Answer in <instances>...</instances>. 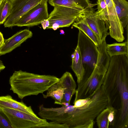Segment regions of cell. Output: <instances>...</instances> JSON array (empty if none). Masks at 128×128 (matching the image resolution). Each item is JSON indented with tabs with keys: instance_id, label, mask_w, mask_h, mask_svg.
I'll list each match as a JSON object with an SVG mask.
<instances>
[{
	"instance_id": "obj_7",
	"label": "cell",
	"mask_w": 128,
	"mask_h": 128,
	"mask_svg": "<svg viewBox=\"0 0 128 128\" xmlns=\"http://www.w3.org/2000/svg\"><path fill=\"white\" fill-rule=\"evenodd\" d=\"M54 7L53 10L48 15V19L50 25L47 28H52L55 30L60 28L70 26L82 11L62 6Z\"/></svg>"
},
{
	"instance_id": "obj_3",
	"label": "cell",
	"mask_w": 128,
	"mask_h": 128,
	"mask_svg": "<svg viewBox=\"0 0 128 128\" xmlns=\"http://www.w3.org/2000/svg\"><path fill=\"white\" fill-rule=\"evenodd\" d=\"M108 106L102 85L84 106L75 108L70 128H92L94 120Z\"/></svg>"
},
{
	"instance_id": "obj_14",
	"label": "cell",
	"mask_w": 128,
	"mask_h": 128,
	"mask_svg": "<svg viewBox=\"0 0 128 128\" xmlns=\"http://www.w3.org/2000/svg\"><path fill=\"white\" fill-rule=\"evenodd\" d=\"M48 1L49 4L53 7L62 6L80 10L92 4L90 0H48Z\"/></svg>"
},
{
	"instance_id": "obj_33",
	"label": "cell",
	"mask_w": 128,
	"mask_h": 128,
	"mask_svg": "<svg viewBox=\"0 0 128 128\" xmlns=\"http://www.w3.org/2000/svg\"><path fill=\"white\" fill-rule=\"evenodd\" d=\"M60 34H62V33H61V32L60 33Z\"/></svg>"
},
{
	"instance_id": "obj_17",
	"label": "cell",
	"mask_w": 128,
	"mask_h": 128,
	"mask_svg": "<svg viewBox=\"0 0 128 128\" xmlns=\"http://www.w3.org/2000/svg\"><path fill=\"white\" fill-rule=\"evenodd\" d=\"M66 88L59 85L57 82L52 85L47 90L45 94H42L44 98L50 97L54 100V103L62 105V100L64 91Z\"/></svg>"
},
{
	"instance_id": "obj_11",
	"label": "cell",
	"mask_w": 128,
	"mask_h": 128,
	"mask_svg": "<svg viewBox=\"0 0 128 128\" xmlns=\"http://www.w3.org/2000/svg\"><path fill=\"white\" fill-rule=\"evenodd\" d=\"M108 13L109 34L117 42H122L124 39V29L116 13L112 0H104Z\"/></svg>"
},
{
	"instance_id": "obj_15",
	"label": "cell",
	"mask_w": 128,
	"mask_h": 128,
	"mask_svg": "<svg viewBox=\"0 0 128 128\" xmlns=\"http://www.w3.org/2000/svg\"><path fill=\"white\" fill-rule=\"evenodd\" d=\"M115 10L122 26L125 28L128 22V2L126 0H112Z\"/></svg>"
},
{
	"instance_id": "obj_27",
	"label": "cell",
	"mask_w": 128,
	"mask_h": 128,
	"mask_svg": "<svg viewBox=\"0 0 128 128\" xmlns=\"http://www.w3.org/2000/svg\"><path fill=\"white\" fill-rule=\"evenodd\" d=\"M91 98H88L78 100L74 102V106L75 108L81 107L87 103L90 100Z\"/></svg>"
},
{
	"instance_id": "obj_19",
	"label": "cell",
	"mask_w": 128,
	"mask_h": 128,
	"mask_svg": "<svg viewBox=\"0 0 128 128\" xmlns=\"http://www.w3.org/2000/svg\"><path fill=\"white\" fill-rule=\"evenodd\" d=\"M106 52L110 57L120 55L128 56V41L122 43L106 44Z\"/></svg>"
},
{
	"instance_id": "obj_22",
	"label": "cell",
	"mask_w": 128,
	"mask_h": 128,
	"mask_svg": "<svg viewBox=\"0 0 128 128\" xmlns=\"http://www.w3.org/2000/svg\"><path fill=\"white\" fill-rule=\"evenodd\" d=\"M12 7L9 0H6L0 10V25L4 24L10 14Z\"/></svg>"
},
{
	"instance_id": "obj_12",
	"label": "cell",
	"mask_w": 128,
	"mask_h": 128,
	"mask_svg": "<svg viewBox=\"0 0 128 128\" xmlns=\"http://www.w3.org/2000/svg\"><path fill=\"white\" fill-rule=\"evenodd\" d=\"M31 31L25 29L18 32L10 38L4 39V44L0 48V56L12 52L32 36Z\"/></svg>"
},
{
	"instance_id": "obj_26",
	"label": "cell",
	"mask_w": 128,
	"mask_h": 128,
	"mask_svg": "<svg viewBox=\"0 0 128 128\" xmlns=\"http://www.w3.org/2000/svg\"><path fill=\"white\" fill-rule=\"evenodd\" d=\"M43 128H68V127L66 124L55 121H52L51 122H48Z\"/></svg>"
},
{
	"instance_id": "obj_24",
	"label": "cell",
	"mask_w": 128,
	"mask_h": 128,
	"mask_svg": "<svg viewBox=\"0 0 128 128\" xmlns=\"http://www.w3.org/2000/svg\"><path fill=\"white\" fill-rule=\"evenodd\" d=\"M0 128H12L7 117L0 109Z\"/></svg>"
},
{
	"instance_id": "obj_31",
	"label": "cell",
	"mask_w": 128,
	"mask_h": 128,
	"mask_svg": "<svg viewBox=\"0 0 128 128\" xmlns=\"http://www.w3.org/2000/svg\"><path fill=\"white\" fill-rule=\"evenodd\" d=\"M6 0H0V10L4 6Z\"/></svg>"
},
{
	"instance_id": "obj_30",
	"label": "cell",
	"mask_w": 128,
	"mask_h": 128,
	"mask_svg": "<svg viewBox=\"0 0 128 128\" xmlns=\"http://www.w3.org/2000/svg\"><path fill=\"white\" fill-rule=\"evenodd\" d=\"M5 66L2 62L0 60V72L4 69Z\"/></svg>"
},
{
	"instance_id": "obj_16",
	"label": "cell",
	"mask_w": 128,
	"mask_h": 128,
	"mask_svg": "<svg viewBox=\"0 0 128 128\" xmlns=\"http://www.w3.org/2000/svg\"><path fill=\"white\" fill-rule=\"evenodd\" d=\"M74 57L72 58V68L77 78V82L79 83L82 80L84 74L80 51L77 46L74 51Z\"/></svg>"
},
{
	"instance_id": "obj_29",
	"label": "cell",
	"mask_w": 128,
	"mask_h": 128,
	"mask_svg": "<svg viewBox=\"0 0 128 128\" xmlns=\"http://www.w3.org/2000/svg\"><path fill=\"white\" fill-rule=\"evenodd\" d=\"M46 19L42 21L41 23L42 28L44 30L46 28Z\"/></svg>"
},
{
	"instance_id": "obj_8",
	"label": "cell",
	"mask_w": 128,
	"mask_h": 128,
	"mask_svg": "<svg viewBox=\"0 0 128 128\" xmlns=\"http://www.w3.org/2000/svg\"><path fill=\"white\" fill-rule=\"evenodd\" d=\"M94 6L92 4L83 10L79 16L91 29L100 44L109 34L106 22L97 15L93 8Z\"/></svg>"
},
{
	"instance_id": "obj_20",
	"label": "cell",
	"mask_w": 128,
	"mask_h": 128,
	"mask_svg": "<svg viewBox=\"0 0 128 128\" xmlns=\"http://www.w3.org/2000/svg\"><path fill=\"white\" fill-rule=\"evenodd\" d=\"M97 10L96 12L97 15L106 23V26L108 29V13L104 0H97Z\"/></svg>"
},
{
	"instance_id": "obj_2",
	"label": "cell",
	"mask_w": 128,
	"mask_h": 128,
	"mask_svg": "<svg viewBox=\"0 0 128 128\" xmlns=\"http://www.w3.org/2000/svg\"><path fill=\"white\" fill-rule=\"evenodd\" d=\"M59 78L50 75H40L21 70L15 71L10 77V90L22 99L32 95L43 94Z\"/></svg>"
},
{
	"instance_id": "obj_5",
	"label": "cell",
	"mask_w": 128,
	"mask_h": 128,
	"mask_svg": "<svg viewBox=\"0 0 128 128\" xmlns=\"http://www.w3.org/2000/svg\"><path fill=\"white\" fill-rule=\"evenodd\" d=\"M79 30L77 46L80 51L84 74L83 79L89 77L96 66L98 52L93 42L82 31Z\"/></svg>"
},
{
	"instance_id": "obj_25",
	"label": "cell",
	"mask_w": 128,
	"mask_h": 128,
	"mask_svg": "<svg viewBox=\"0 0 128 128\" xmlns=\"http://www.w3.org/2000/svg\"><path fill=\"white\" fill-rule=\"evenodd\" d=\"M110 110V112L108 115V119L109 124L114 126H115L116 116L117 112L113 107L110 106H107Z\"/></svg>"
},
{
	"instance_id": "obj_18",
	"label": "cell",
	"mask_w": 128,
	"mask_h": 128,
	"mask_svg": "<svg viewBox=\"0 0 128 128\" xmlns=\"http://www.w3.org/2000/svg\"><path fill=\"white\" fill-rule=\"evenodd\" d=\"M72 26L82 31L93 42L97 47L100 45L96 35L91 29L79 16L73 24Z\"/></svg>"
},
{
	"instance_id": "obj_10",
	"label": "cell",
	"mask_w": 128,
	"mask_h": 128,
	"mask_svg": "<svg viewBox=\"0 0 128 128\" xmlns=\"http://www.w3.org/2000/svg\"><path fill=\"white\" fill-rule=\"evenodd\" d=\"M12 5L11 13L4 23L5 27L14 26L16 23L24 14L39 4L48 0H9Z\"/></svg>"
},
{
	"instance_id": "obj_9",
	"label": "cell",
	"mask_w": 128,
	"mask_h": 128,
	"mask_svg": "<svg viewBox=\"0 0 128 128\" xmlns=\"http://www.w3.org/2000/svg\"><path fill=\"white\" fill-rule=\"evenodd\" d=\"M47 2L40 3L23 15L16 23L14 26H31L38 25L48 17Z\"/></svg>"
},
{
	"instance_id": "obj_32",
	"label": "cell",
	"mask_w": 128,
	"mask_h": 128,
	"mask_svg": "<svg viewBox=\"0 0 128 128\" xmlns=\"http://www.w3.org/2000/svg\"><path fill=\"white\" fill-rule=\"evenodd\" d=\"M60 32L62 33V34H64V30H60Z\"/></svg>"
},
{
	"instance_id": "obj_13",
	"label": "cell",
	"mask_w": 128,
	"mask_h": 128,
	"mask_svg": "<svg viewBox=\"0 0 128 128\" xmlns=\"http://www.w3.org/2000/svg\"><path fill=\"white\" fill-rule=\"evenodd\" d=\"M2 108L14 109L37 116L31 106H28L23 102L17 101L10 95L0 96V109Z\"/></svg>"
},
{
	"instance_id": "obj_28",
	"label": "cell",
	"mask_w": 128,
	"mask_h": 128,
	"mask_svg": "<svg viewBox=\"0 0 128 128\" xmlns=\"http://www.w3.org/2000/svg\"><path fill=\"white\" fill-rule=\"evenodd\" d=\"M4 40L3 34L0 31V48L4 44Z\"/></svg>"
},
{
	"instance_id": "obj_21",
	"label": "cell",
	"mask_w": 128,
	"mask_h": 128,
	"mask_svg": "<svg viewBox=\"0 0 128 128\" xmlns=\"http://www.w3.org/2000/svg\"><path fill=\"white\" fill-rule=\"evenodd\" d=\"M109 112V109L107 107L97 116L96 121L98 128H108L109 127L108 116Z\"/></svg>"
},
{
	"instance_id": "obj_6",
	"label": "cell",
	"mask_w": 128,
	"mask_h": 128,
	"mask_svg": "<svg viewBox=\"0 0 128 128\" xmlns=\"http://www.w3.org/2000/svg\"><path fill=\"white\" fill-rule=\"evenodd\" d=\"M0 110L6 116L12 128H42L48 122L45 119L12 109Z\"/></svg>"
},
{
	"instance_id": "obj_4",
	"label": "cell",
	"mask_w": 128,
	"mask_h": 128,
	"mask_svg": "<svg viewBox=\"0 0 128 128\" xmlns=\"http://www.w3.org/2000/svg\"><path fill=\"white\" fill-rule=\"evenodd\" d=\"M98 53L95 68L90 76L83 79L78 84L74 102L80 99L91 98L102 86L110 60L106 46L102 45L98 48Z\"/></svg>"
},
{
	"instance_id": "obj_1",
	"label": "cell",
	"mask_w": 128,
	"mask_h": 128,
	"mask_svg": "<svg viewBox=\"0 0 128 128\" xmlns=\"http://www.w3.org/2000/svg\"><path fill=\"white\" fill-rule=\"evenodd\" d=\"M108 99V106L117 113V122L122 126L128 124V56L110 57L102 84Z\"/></svg>"
},
{
	"instance_id": "obj_23",
	"label": "cell",
	"mask_w": 128,
	"mask_h": 128,
	"mask_svg": "<svg viewBox=\"0 0 128 128\" xmlns=\"http://www.w3.org/2000/svg\"><path fill=\"white\" fill-rule=\"evenodd\" d=\"M76 90H74L70 88H67L64 90L62 98L61 101L63 103H68L70 104V102L72 98L75 94Z\"/></svg>"
}]
</instances>
